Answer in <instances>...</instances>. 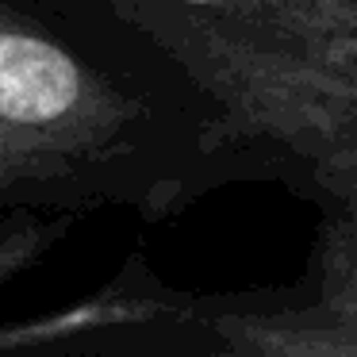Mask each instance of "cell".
Segmentation results:
<instances>
[{
  "label": "cell",
  "instance_id": "1",
  "mask_svg": "<svg viewBox=\"0 0 357 357\" xmlns=\"http://www.w3.org/2000/svg\"><path fill=\"white\" fill-rule=\"evenodd\" d=\"M131 62L39 0H0V135L169 188L185 119Z\"/></svg>",
  "mask_w": 357,
  "mask_h": 357
},
{
  "label": "cell",
  "instance_id": "2",
  "mask_svg": "<svg viewBox=\"0 0 357 357\" xmlns=\"http://www.w3.org/2000/svg\"><path fill=\"white\" fill-rule=\"evenodd\" d=\"M100 43H131L173 66L215 108L200 146L257 142L292 154L334 196H357V104L323 96L254 66L215 24L173 0H39Z\"/></svg>",
  "mask_w": 357,
  "mask_h": 357
},
{
  "label": "cell",
  "instance_id": "3",
  "mask_svg": "<svg viewBox=\"0 0 357 357\" xmlns=\"http://www.w3.org/2000/svg\"><path fill=\"white\" fill-rule=\"evenodd\" d=\"M185 326L227 357H357V196L338 200L319 231L303 303L254 307L192 296Z\"/></svg>",
  "mask_w": 357,
  "mask_h": 357
},
{
  "label": "cell",
  "instance_id": "4",
  "mask_svg": "<svg viewBox=\"0 0 357 357\" xmlns=\"http://www.w3.org/2000/svg\"><path fill=\"white\" fill-rule=\"evenodd\" d=\"M165 188L135 173L0 135V208L89 211L100 204H158Z\"/></svg>",
  "mask_w": 357,
  "mask_h": 357
},
{
  "label": "cell",
  "instance_id": "5",
  "mask_svg": "<svg viewBox=\"0 0 357 357\" xmlns=\"http://www.w3.org/2000/svg\"><path fill=\"white\" fill-rule=\"evenodd\" d=\"M215 27L250 62L261 66L273 77L288 81V85H300V89H311V93L357 104V35L319 39V43H265V39L238 35L223 24H215Z\"/></svg>",
  "mask_w": 357,
  "mask_h": 357
},
{
  "label": "cell",
  "instance_id": "6",
  "mask_svg": "<svg viewBox=\"0 0 357 357\" xmlns=\"http://www.w3.org/2000/svg\"><path fill=\"white\" fill-rule=\"evenodd\" d=\"M77 211L0 208V292L31 273L70 234Z\"/></svg>",
  "mask_w": 357,
  "mask_h": 357
}]
</instances>
